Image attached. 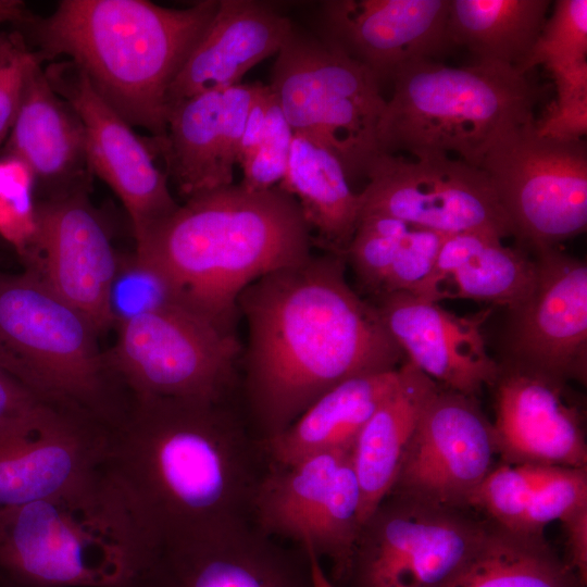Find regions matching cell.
<instances>
[{
	"mask_svg": "<svg viewBox=\"0 0 587 587\" xmlns=\"http://www.w3.org/2000/svg\"><path fill=\"white\" fill-rule=\"evenodd\" d=\"M346 257L310 254L250 284L239 380L254 436L267 440L338 384L398 369L402 351L370 300L346 279Z\"/></svg>",
	"mask_w": 587,
	"mask_h": 587,
	"instance_id": "6da1fadb",
	"label": "cell"
},
{
	"mask_svg": "<svg viewBox=\"0 0 587 587\" xmlns=\"http://www.w3.org/2000/svg\"><path fill=\"white\" fill-rule=\"evenodd\" d=\"M236 398L133 399L105 471L153 548L251 522L268 462Z\"/></svg>",
	"mask_w": 587,
	"mask_h": 587,
	"instance_id": "7a4b0ae2",
	"label": "cell"
},
{
	"mask_svg": "<svg viewBox=\"0 0 587 587\" xmlns=\"http://www.w3.org/2000/svg\"><path fill=\"white\" fill-rule=\"evenodd\" d=\"M135 240V253L166 280L178 305L230 333L240 294L305 260L313 246L294 197L240 184L185 200Z\"/></svg>",
	"mask_w": 587,
	"mask_h": 587,
	"instance_id": "3957f363",
	"label": "cell"
},
{
	"mask_svg": "<svg viewBox=\"0 0 587 587\" xmlns=\"http://www.w3.org/2000/svg\"><path fill=\"white\" fill-rule=\"evenodd\" d=\"M218 0L170 9L147 0H61L23 26L41 62L66 57L132 126L166 135V96Z\"/></svg>",
	"mask_w": 587,
	"mask_h": 587,
	"instance_id": "277c9868",
	"label": "cell"
},
{
	"mask_svg": "<svg viewBox=\"0 0 587 587\" xmlns=\"http://www.w3.org/2000/svg\"><path fill=\"white\" fill-rule=\"evenodd\" d=\"M153 547L105 469L61 495L0 510V578L29 587H134Z\"/></svg>",
	"mask_w": 587,
	"mask_h": 587,
	"instance_id": "5b68a950",
	"label": "cell"
},
{
	"mask_svg": "<svg viewBox=\"0 0 587 587\" xmlns=\"http://www.w3.org/2000/svg\"><path fill=\"white\" fill-rule=\"evenodd\" d=\"M377 127L379 152L449 155L480 168L489 149L534 118L540 90L517 70L487 62L454 67L421 59L391 75Z\"/></svg>",
	"mask_w": 587,
	"mask_h": 587,
	"instance_id": "8992f818",
	"label": "cell"
},
{
	"mask_svg": "<svg viewBox=\"0 0 587 587\" xmlns=\"http://www.w3.org/2000/svg\"><path fill=\"white\" fill-rule=\"evenodd\" d=\"M100 332L37 275H0V369L39 401L114 429L133 397L100 350Z\"/></svg>",
	"mask_w": 587,
	"mask_h": 587,
	"instance_id": "52a82bcc",
	"label": "cell"
},
{
	"mask_svg": "<svg viewBox=\"0 0 587 587\" xmlns=\"http://www.w3.org/2000/svg\"><path fill=\"white\" fill-rule=\"evenodd\" d=\"M268 86L295 134L328 148L348 179L365 176L379 152L377 127L386 105L367 67L323 36L292 26Z\"/></svg>",
	"mask_w": 587,
	"mask_h": 587,
	"instance_id": "ba28073f",
	"label": "cell"
},
{
	"mask_svg": "<svg viewBox=\"0 0 587 587\" xmlns=\"http://www.w3.org/2000/svg\"><path fill=\"white\" fill-rule=\"evenodd\" d=\"M108 352L133 399L235 398L241 345L180 305H170L117 324Z\"/></svg>",
	"mask_w": 587,
	"mask_h": 587,
	"instance_id": "9c48e42d",
	"label": "cell"
},
{
	"mask_svg": "<svg viewBox=\"0 0 587 587\" xmlns=\"http://www.w3.org/2000/svg\"><path fill=\"white\" fill-rule=\"evenodd\" d=\"M387 496L364 521L347 587H444L478 549L488 522L469 512Z\"/></svg>",
	"mask_w": 587,
	"mask_h": 587,
	"instance_id": "30bf717a",
	"label": "cell"
},
{
	"mask_svg": "<svg viewBox=\"0 0 587 587\" xmlns=\"http://www.w3.org/2000/svg\"><path fill=\"white\" fill-rule=\"evenodd\" d=\"M480 168L514 236L535 251L557 248L587 226V146L538 135L535 120L501 137Z\"/></svg>",
	"mask_w": 587,
	"mask_h": 587,
	"instance_id": "8fae6325",
	"label": "cell"
},
{
	"mask_svg": "<svg viewBox=\"0 0 587 587\" xmlns=\"http://www.w3.org/2000/svg\"><path fill=\"white\" fill-rule=\"evenodd\" d=\"M359 193L361 214L380 213L442 235H515L488 175L450 155L413 160L378 152Z\"/></svg>",
	"mask_w": 587,
	"mask_h": 587,
	"instance_id": "7c38bea8",
	"label": "cell"
},
{
	"mask_svg": "<svg viewBox=\"0 0 587 587\" xmlns=\"http://www.w3.org/2000/svg\"><path fill=\"white\" fill-rule=\"evenodd\" d=\"M112 428L39 402L0 424V510L83 486L105 469Z\"/></svg>",
	"mask_w": 587,
	"mask_h": 587,
	"instance_id": "4fadbf2b",
	"label": "cell"
},
{
	"mask_svg": "<svg viewBox=\"0 0 587 587\" xmlns=\"http://www.w3.org/2000/svg\"><path fill=\"white\" fill-rule=\"evenodd\" d=\"M496 455L492 423L476 398L440 386L420 416L388 496L470 510Z\"/></svg>",
	"mask_w": 587,
	"mask_h": 587,
	"instance_id": "5bb4252c",
	"label": "cell"
},
{
	"mask_svg": "<svg viewBox=\"0 0 587 587\" xmlns=\"http://www.w3.org/2000/svg\"><path fill=\"white\" fill-rule=\"evenodd\" d=\"M319 562L245 522L160 545L134 587H330Z\"/></svg>",
	"mask_w": 587,
	"mask_h": 587,
	"instance_id": "9a60e30c",
	"label": "cell"
},
{
	"mask_svg": "<svg viewBox=\"0 0 587 587\" xmlns=\"http://www.w3.org/2000/svg\"><path fill=\"white\" fill-rule=\"evenodd\" d=\"M43 72L80 117L90 170L122 201L135 238L175 211L179 204L170 192L168 177L155 163L154 137L137 135L71 60L51 61Z\"/></svg>",
	"mask_w": 587,
	"mask_h": 587,
	"instance_id": "2e32d148",
	"label": "cell"
},
{
	"mask_svg": "<svg viewBox=\"0 0 587 587\" xmlns=\"http://www.w3.org/2000/svg\"><path fill=\"white\" fill-rule=\"evenodd\" d=\"M91 186L35 202V227L22 255L37 275L101 333L112 327L108 299L120 254L90 199Z\"/></svg>",
	"mask_w": 587,
	"mask_h": 587,
	"instance_id": "e0dca14e",
	"label": "cell"
},
{
	"mask_svg": "<svg viewBox=\"0 0 587 587\" xmlns=\"http://www.w3.org/2000/svg\"><path fill=\"white\" fill-rule=\"evenodd\" d=\"M536 279L510 311V361L558 380L586 383L587 265L557 248L536 251Z\"/></svg>",
	"mask_w": 587,
	"mask_h": 587,
	"instance_id": "ac0fdd59",
	"label": "cell"
},
{
	"mask_svg": "<svg viewBox=\"0 0 587 587\" xmlns=\"http://www.w3.org/2000/svg\"><path fill=\"white\" fill-rule=\"evenodd\" d=\"M500 366L491 422L500 463L587 469L583 413L569 399L567 383Z\"/></svg>",
	"mask_w": 587,
	"mask_h": 587,
	"instance_id": "d6986e66",
	"label": "cell"
},
{
	"mask_svg": "<svg viewBox=\"0 0 587 587\" xmlns=\"http://www.w3.org/2000/svg\"><path fill=\"white\" fill-rule=\"evenodd\" d=\"M408 362L439 386L475 397L494 386L500 364L487 352L483 311L459 316L412 294H379L370 300Z\"/></svg>",
	"mask_w": 587,
	"mask_h": 587,
	"instance_id": "ffe728a7",
	"label": "cell"
},
{
	"mask_svg": "<svg viewBox=\"0 0 587 587\" xmlns=\"http://www.w3.org/2000/svg\"><path fill=\"white\" fill-rule=\"evenodd\" d=\"M450 0H328L321 4L322 36L367 67L382 83L402 64L451 47Z\"/></svg>",
	"mask_w": 587,
	"mask_h": 587,
	"instance_id": "44dd1931",
	"label": "cell"
},
{
	"mask_svg": "<svg viewBox=\"0 0 587 587\" xmlns=\"http://www.w3.org/2000/svg\"><path fill=\"white\" fill-rule=\"evenodd\" d=\"M25 162L39 200L91 186L84 125L74 108L49 84L41 61L28 71L5 153Z\"/></svg>",
	"mask_w": 587,
	"mask_h": 587,
	"instance_id": "7402d4cb",
	"label": "cell"
},
{
	"mask_svg": "<svg viewBox=\"0 0 587 587\" xmlns=\"http://www.w3.org/2000/svg\"><path fill=\"white\" fill-rule=\"evenodd\" d=\"M292 26L267 3L218 0L213 18L170 86L167 110L186 98L239 84L250 68L279 51Z\"/></svg>",
	"mask_w": 587,
	"mask_h": 587,
	"instance_id": "603a6c76",
	"label": "cell"
},
{
	"mask_svg": "<svg viewBox=\"0 0 587 587\" xmlns=\"http://www.w3.org/2000/svg\"><path fill=\"white\" fill-rule=\"evenodd\" d=\"M535 279V260L524 251L504 246L496 235L467 232L445 238L430 274L409 294L436 303L469 299L511 310Z\"/></svg>",
	"mask_w": 587,
	"mask_h": 587,
	"instance_id": "cb8c5ba5",
	"label": "cell"
},
{
	"mask_svg": "<svg viewBox=\"0 0 587 587\" xmlns=\"http://www.w3.org/2000/svg\"><path fill=\"white\" fill-rule=\"evenodd\" d=\"M351 450L326 451L291 464L268 463L253 497L251 523L309 552L329 511L337 471Z\"/></svg>",
	"mask_w": 587,
	"mask_h": 587,
	"instance_id": "d4e9b609",
	"label": "cell"
},
{
	"mask_svg": "<svg viewBox=\"0 0 587 587\" xmlns=\"http://www.w3.org/2000/svg\"><path fill=\"white\" fill-rule=\"evenodd\" d=\"M359 433L351 458L361 494L362 524L388 496L420 416L440 387L410 362Z\"/></svg>",
	"mask_w": 587,
	"mask_h": 587,
	"instance_id": "484cf974",
	"label": "cell"
},
{
	"mask_svg": "<svg viewBox=\"0 0 587 587\" xmlns=\"http://www.w3.org/2000/svg\"><path fill=\"white\" fill-rule=\"evenodd\" d=\"M394 371L347 379L320 396L288 427L261 441L267 462L291 464L308 457L351 449L362 427L392 392Z\"/></svg>",
	"mask_w": 587,
	"mask_h": 587,
	"instance_id": "4316f807",
	"label": "cell"
},
{
	"mask_svg": "<svg viewBox=\"0 0 587 587\" xmlns=\"http://www.w3.org/2000/svg\"><path fill=\"white\" fill-rule=\"evenodd\" d=\"M277 187L298 202L312 243L326 253L346 257L361 202L339 159L322 143L294 134L288 166Z\"/></svg>",
	"mask_w": 587,
	"mask_h": 587,
	"instance_id": "83f0119b",
	"label": "cell"
},
{
	"mask_svg": "<svg viewBox=\"0 0 587 587\" xmlns=\"http://www.w3.org/2000/svg\"><path fill=\"white\" fill-rule=\"evenodd\" d=\"M549 5L547 0H450V45L466 48L476 62L501 64L526 74L524 67Z\"/></svg>",
	"mask_w": 587,
	"mask_h": 587,
	"instance_id": "f1b7e54d",
	"label": "cell"
},
{
	"mask_svg": "<svg viewBox=\"0 0 587 587\" xmlns=\"http://www.w3.org/2000/svg\"><path fill=\"white\" fill-rule=\"evenodd\" d=\"M222 91L198 93L172 104L166 135L154 137L165 173L185 200L229 186L221 167Z\"/></svg>",
	"mask_w": 587,
	"mask_h": 587,
	"instance_id": "f546056e",
	"label": "cell"
},
{
	"mask_svg": "<svg viewBox=\"0 0 587 587\" xmlns=\"http://www.w3.org/2000/svg\"><path fill=\"white\" fill-rule=\"evenodd\" d=\"M486 521V520H485ZM444 587H586L544 535L525 536L488 522L478 549Z\"/></svg>",
	"mask_w": 587,
	"mask_h": 587,
	"instance_id": "4dcf8cb0",
	"label": "cell"
},
{
	"mask_svg": "<svg viewBox=\"0 0 587 587\" xmlns=\"http://www.w3.org/2000/svg\"><path fill=\"white\" fill-rule=\"evenodd\" d=\"M412 225L380 213H364L346 251L360 286L369 294L380 292L392 260Z\"/></svg>",
	"mask_w": 587,
	"mask_h": 587,
	"instance_id": "1f68e13d",
	"label": "cell"
},
{
	"mask_svg": "<svg viewBox=\"0 0 587 587\" xmlns=\"http://www.w3.org/2000/svg\"><path fill=\"white\" fill-rule=\"evenodd\" d=\"M170 305H178L166 280L135 252L121 255L109 291L112 326Z\"/></svg>",
	"mask_w": 587,
	"mask_h": 587,
	"instance_id": "d6a6232c",
	"label": "cell"
},
{
	"mask_svg": "<svg viewBox=\"0 0 587 587\" xmlns=\"http://www.w3.org/2000/svg\"><path fill=\"white\" fill-rule=\"evenodd\" d=\"M587 60V0H558L526 61L524 72L537 65Z\"/></svg>",
	"mask_w": 587,
	"mask_h": 587,
	"instance_id": "836d02e7",
	"label": "cell"
},
{
	"mask_svg": "<svg viewBox=\"0 0 587 587\" xmlns=\"http://www.w3.org/2000/svg\"><path fill=\"white\" fill-rule=\"evenodd\" d=\"M294 134L271 89L262 140L255 151L239 164L243 171L240 184L243 188L262 191L280 183L288 166Z\"/></svg>",
	"mask_w": 587,
	"mask_h": 587,
	"instance_id": "e575fe53",
	"label": "cell"
},
{
	"mask_svg": "<svg viewBox=\"0 0 587 587\" xmlns=\"http://www.w3.org/2000/svg\"><path fill=\"white\" fill-rule=\"evenodd\" d=\"M35 179L21 159L0 157V233L16 248L28 242L35 227Z\"/></svg>",
	"mask_w": 587,
	"mask_h": 587,
	"instance_id": "d590c367",
	"label": "cell"
},
{
	"mask_svg": "<svg viewBox=\"0 0 587 587\" xmlns=\"http://www.w3.org/2000/svg\"><path fill=\"white\" fill-rule=\"evenodd\" d=\"M446 237L412 225L392 260L379 294L413 292L430 274Z\"/></svg>",
	"mask_w": 587,
	"mask_h": 587,
	"instance_id": "8d00e7d4",
	"label": "cell"
},
{
	"mask_svg": "<svg viewBox=\"0 0 587 587\" xmlns=\"http://www.w3.org/2000/svg\"><path fill=\"white\" fill-rule=\"evenodd\" d=\"M261 83H239L222 91L221 167L232 185L249 111Z\"/></svg>",
	"mask_w": 587,
	"mask_h": 587,
	"instance_id": "74e56055",
	"label": "cell"
},
{
	"mask_svg": "<svg viewBox=\"0 0 587 587\" xmlns=\"http://www.w3.org/2000/svg\"><path fill=\"white\" fill-rule=\"evenodd\" d=\"M40 61L27 45L0 64V143L9 135L17 114L29 68Z\"/></svg>",
	"mask_w": 587,
	"mask_h": 587,
	"instance_id": "f35d334b",
	"label": "cell"
},
{
	"mask_svg": "<svg viewBox=\"0 0 587 587\" xmlns=\"http://www.w3.org/2000/svg\"><path fill=\"white\" fill-rule=\"evenodd\" d=\"M538 135L561 140H583L587 134V97L570 102H552L544 116L536 121Z\"/></svg>",
	"mask_w": 587,
	"mask_h": 587,
	"instance_id": "ab89813d",
	"label": "cell"
},
{
	"mask_svg": "<svg viewBox=\"0 0 587 587\" xmlns=\"http://www.w3.org/2000/svg\"><path fill=\"white\" fill-rule=\"evenodd\" d=\"M565 533L567 565L587 585V505H583L561 521Z\"/></svg>",
	"mask_w": 587,
	"mask_h": 587,
	"instance_id": "60d3db41",
	"label": "cell"
},
{
	"mask_svg": "<svg viewBox=\"0 0 587 587\" xmlns=\"http://www.w3.org/2000/svg\"><path fill=\"white\" fill-rule=\"evenodd\" d=\"M555 87L554 102L564 103L587 97V60L547 67Z\"/></svg>",
	"mask_w": 587,
	"mask_h": 587,
	"instance_id": "b9f144b4",
	"label": "cell"
},
{
	"mask_svg": "<svg viewBox=\"0 0 587 587\" xmlns=\"http://www.w3.org/2000/svg\"><path fill=\"white\" fill-rule=\"evenodd\" d=\"M271 88L261 83L248 114L245 132L240 142L238 164L248 159L260 145L266 123V113Z\"/></svg>",
	"mask_w": 587,
	"mask_h": 587,
	"instance_id": "7bdbcfd3",
	"label": "cell"
},
{
	"mask_svg": "<svg viewBox=\"0 0 587 587\" xmlns=\"http://www.w3.org/2000/svg\"><path fill=\"white\" fill-rule=\"evenodd\" d=\"M39 402L41 401L0 369V424L27 412Z\"/></svg>",
	"mask_w": 587,
	"mask_h": 587,
	"instance_id": "ee69618b",
	"label": "cell"
},
{
	"mask_svg": "<svg viewBox=\"0 0 587 587\" xmlns=\"http://www.w3.org/2000/svg\"><path fill=\"white\" fill-rule=\"evenodd\" d=\"M32 15L22 1L0 0V22H12L23 27Z\"/></svg>",
	"mask_w": 587,
	"mask_h": 587,
	"instance_id": "f6af8a7d",
	"label": "cell"
},
{
	"mask_svg": "<svg viewBox=\"0 0 587 587\" xmlns=\"http://www.w3.org/2000/svg\"><path fill=\"white\" fill-rule=\"evenodd\" d=\"M0 587H29V586L14 584V583L0 578Z\"/></svg>",
	"mask_w": 587,
	"mask_h": 587,
	"instance_id": "bcb514c9",
	"label": "cell"
}]
</instances>
